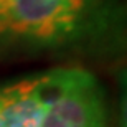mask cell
<instances>
[{"label":"cell","mask_w":127,"mask_h":127,"mask_svg":"<svg viewBox=\"0 0 127 127\" xmlns=\"http://www.w3.org/2000/svg\"><path fill=\"white\" fill-rule=\"evenodd\" d=\"M91 0H12L0 15V33L58 41L78 28Z\"/></svg>","instance_id":"cell-2"},{"label":"cell","mask_w":127,"mask_h":127,"mask_svg":"<svg viewBox=\"0 0 127 127\" xmlns=\"http://www.w3.org/2000/svg\"><path fill=\"white\" fill-rule=\"evenodd\" d=\"M46 104L41 127H106L97 81L84 69H56L38 78Z\"/></svg>","instance_id":"cell-1"},{"label":"cell","mask_w":127,"mask_h":127,"mask_svg":"<svg viewBox=\"0 0 127 127\" xmlns=\"http://www.w3.org/2000/svg\"><path fill=\"white\" fill-rule=\"evenodd\" d=\"M12 2V0H0V15L5 12V8L8 7V3Z\"/></svg>","instance_id":"cell-4"},{"label":"cell","mask_w":127,"mask_h":127,"mask_svg":"<svg viewBox=\"0 0 127 127\" xmlns=\"http://www.w3.org/2000/svg\"><path fill=\"white\" fill-rule=\"evenodd\" d=\"M45 112L38 78L0 89V127H41Z\"/></svg>","instance_id":"cell-3"}]
</instances>
